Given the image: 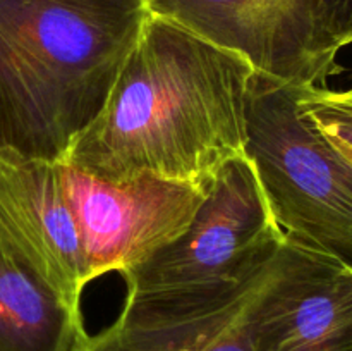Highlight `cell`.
Instances as JSON below:
<instances>
[{"mask_svg":"<svg viewBox=\"0 0 352 351\" xmlns=\"http://www.w3.org/2000/svg\"><path fill=\"white\" fill-rule=\"evenodd\" d=\"M254 72L236 52L150 14L102 110L60 160L103 181L148 176L208 191L246 155Z\"/></svg>","mask_w":352,"mask_h":351,"instance_id":"cell-1","label":"cell"},{"mask_svg":"<svg viewBox=\"0 0 352 351\" xmlns=\"http://www.w3.org/2000/svg\"><path fill=\"white\" fill-rule=\"evenodd\" d=\"M148 16L144 0H0V150L60 160Z\"/></svg>","mask_w":352,"mask_h":351,"instance_id":"cell-2","label":"cell"},{"mask_svg":"<svg viewBox=\"0 0 352 351\" xmlns=\"http://www.w3.org/2000/svg\"><path fill=\"white\" fill-rule=\"evenodd\" d=\"M285 236L248 157L217 174L188 229L124 274V308L181 312L213 305L268 267Z\"/></svg>","mask_w":352,"mask_h":351,"instance_id":"cell-3","label":"cell"},{"mask_svg":"<svg viewBox=\"0 0 352 351\" xmlns=\"http://www.w3.org/2000/svg\"><path fill=\"white\" fill-rule=\"evenodd\" d=\"M246 153L285 237L352 267V162L299 109V86L254 72Z\"/></svg>","mask_w":352,"mask_h":351,"instance_id":"cell-4","label":"cell"},{"mask_svg":"<svg viewBox=\"0 0 352 351\" xmlns=\"http://www.w3.org/2000/svg\"><path fill=\"white\" fill-rule=\"evenodd\" d=\"M212 43L236 52L256 72L298 86H327L339 48L327 30V0H144Z\"/></svg>","mask_w":352,"mask_h":351,"instance_id":"cell-5","label":"cell"},{"mask_svg":"<svg viewBox=\"0 0 352 351\" xmlns=\"http://www.w3.org/2000/svg\"><path fill=\"white\" fill-rule=\"evenodd\" d=\"M81 233L89 279L124 274L181 236L206 191L157 178L112 182L57 160Z\"/></svg>","mask_w":352,"mask_h":351,"instance_id":"cell-6","label":"cell"},{"mask_svg":"<svg viewBox=\"0 0 352 351\" xmlns=\"http://www.w3.org/2000/svg\"><path fill=\"white\" fill-rule=\"evenodd\" d=\"M248 327L253 351H352V267L285 237Z\"/></svg>","mask_w":352,"mask_h":351,"instance_id":"cell-7","label":"cell"},{"mask_svg":"<svg viewBox=\"0 0 352 351\" xmlns=\"http://www.w3.org/2000/svg\"><path fill=\"white\" fill-rule=\"evenodd\" d=\"M0 244L81 312L91 279L57 160L0 150Z\"/></svg>","mask_w":352,"mask_h":351,"instance_id":"cell-8","label":"cell"},{"mask_svg":"<svg viewBox=\"0 0 352 351\" xmlns=\"http://www.w3.org/2000/svg\"><path fill=\"white\" fill-rule=\"evenodd\" d=\"M275 260L239 291L213 305L181 312L122 310L112 326L86 337L79 351H253L250 310Z\"/></svg>","mask_w":352,"mask_h":351,"instance_id":"cell-9","label":"cell"},{"mask_svg":"<svg viewBox=\"0 0 352 351\" xmlns=\"http://www.w3.org/2000/svg\"><path fill=\"white\" fill-rule=\"evenodd\" d=\"M82 315L0 244V351H79Z\"/></svg>","mask_w":352,"mask_h":351,"instance_id":"cell-10","label":"cell"},{"mask_svg":"<svg viewBox=\"0 0 352 351\" xmlns=\"http://www.w3.org/2000/svg\"><path fill=\"white\" fill-rule=\"evenodd\" d=\"M299 109L323 136L352 162V86H299Z\"/></svg>","mask_w":352,"mask_h":351,"instance_id":"cell-11","label":"cell"},{"mask_svg":"<svg viewBox=\"0 0 352 351\" xmlns=\"http://www.w3.org/2000/svg\"><path fill=\"white\" fill-rule=\"evenodd\" d=\"M327 30L339 50L352 43V0H327Z\"/></svg>","mask_w":352,"mask_h":351,"instance_id":"cell-12","label":"cell"}]
</instances>
